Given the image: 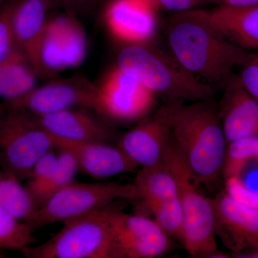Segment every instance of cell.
Listing matches in <instances>:
<instances>
[{"mask_svg":"<svg viewBox=\"0 0 258 258\" xmlns=\"http://www.w3.org/2000/svg\"><path fill=\"white\" fill-rule=\"evenodd\" d=\"M165 35L168 50L183 67L214 90L222 89L237 68L254 53L220 35L192 10L168 18Z\"/></svg>","mask_w":258,"mask_h":258,"instance_id":"obj_1","label":"cell"},{"mask_svg":"<svg viewBox=\"0 0 258 258\" xmlns=\"http://www.w3.org/2000/svg\"><path fill=\"white\" fill-rule=\"evenodd\" d=\"M210 101L177 102L171 138L196 182L213 187L222 176L227 143L218 109Z\"/></svg>","mask_w":258,"mask_h":258,"instance_id":"obj_2","label":"cell"},{"mask_svg":"<svg viewBox=\"0 0 258 258\" xmlns=\"http://www.w3.org/2000/svg\"><path fill=\"white\" fill-rule=\"evenodd\" d=\"M116 66L133 74L156 96L171 102L211 100L215 90L189 72L172 54L152 43L124 45Z\"/></svg>","mask_w":258,"mask_h":258,"instance_id":"obj_3","label":"cell"},{"mask_svg":"<svg viewBox=\"0 0 258 258\" xmlns=\"http://www.w3.org/2000/svg\"><path fill=\"white\" fill-rule=\"evenodd\" d=\"M164 162L175 179L183 216L182 244L192 257H205L217 249L215 210L212 199L199 189L186 161L172 138L166 149Z\"/></svg>","mask_w":258,"mask_h":258,"instance_id":"obj_4","label":"cell"},{"mask_svg":"<svg viewBox=\"0 0 258 258\" xmlns=\"http://www.w3.org/2000/svg\"><path fill=\"white\" fill-rule=\"evenodd\" d=\"M119 200L62 222L63 227L50 240L20 252L27 258H109L111 217Z\"/></svg>","mask_w":258,"mask_h":258,"instance_id":"obj_5","label":"cell"},{"mask_svg":"<svg viewBox=\"0 0 258 258\" xmlns=\"http://www.w3.org/2000/svg\"><path fill=\"white\" fill-rule=\"evenodd\" d=\"M5 105L0 120V169L25 181L37 161L55 149L56 140L31 113Z\"/></svg>","mask_w":258,"mask_h":258,"instance_id":"obj_6","label":"cell"},{"mask_svg":"<svg viewBox=\"0 0 258 258\" xmlns=\"http://www.w3.org/2000/svg\"><path fill=\"white\" fill-rule=\"evenodd\" d=\"M139 199L134 184L74 181L37 208L25 222L33 232L55 222L87 215L117 200Z\"/></svg>","mask_w":258,"mask_h":258,"instance_id":"obj_7","label":"cell"},{"mask_svg":"<svg viewBox=\"0 0 258 258\" xmlns=\"http://www.w3.org/2000/svg\"><path fill=\"white\" fill-rule=\"evenodd\" d=\"M157 97L133 74L115 66L98 86L96 111L120 123L140 121L152 113Z\"/></svg>","mask_w":258,"mask_h":258,"instance_id":"obj_8","label":"cell"},{"mask_svg":"<svg viewBox=\"0 0 258 258\" xmlns=\"http://www.w3.org/2000/svg\"><path fill=\"white\" fill-rule=\"evenodd\" d=\"M120 204L111 217L109 258H156L167 253L171 237L157 222L125 213Z\"/></svg>","mask_w":258,"mask_h":258,"instance_id":"obj_9","label":"cell"},{"mask_svg":"<svg viewBox=\"0 0 258 258\" xmlns=\"http://www.w3.org/2000/svg\"><path fill=\"white\" fill-rule=\"evenodd\" d=\"M98 86L84 76H75L35 87L23 97L5 101L8 106L42 115L73 108L96 111Z\"/></svg>","mask_w":258,"mask_h":258,"instance_id":"obj_10","label":"cell"},{"mask_svg":"<svg viewBox=\"0 0 258 258\" xmlns=\"http://www.w3.org/2000/svg\"><path fill=\"white\" fill-rule=\"evenodd\" d=\"M87 50L86 31L72 13L48 18L40 49L47 77L82 64Z\"/></svg>","mask_w":258,"mask_h":258,"instance_id":"obj_11","label":"cell"},{"mask_svg":"<svg viewBox=\"0 0 258 258\" xmlns=\"http://www.w3.org/2000/svg\"><path fill=\"white\" fill-rule=\"evenodd\" d=\"M176 103L169 101L161 106L117 140V146L139 167L157 165L164 160Z\"/></svg>","mask_w":258,"mask_h":258,"instance_id":"obj_12","label":"cell"},{"mask_svg":"<svg viewBox=\"0 0 258 258\" xmlns=\"http://www.w3.org/2000/svg\"><path fill=\"white\" fill-rule=\"evenodd\" d=\"M157 11L150 0H111L103 15L105 25L123 45L152 43L157 33Z\"/></svg>","mask_w":258,"mask_h":258,"instance_id":"obj_13","label":"cell"},{"mask_svg":"<svg viewBox=\"0 0 258 258\" xmlns=\"http://www.w3.org/2000/svg\"><path fill=\"white\" fill-rule=\"evenodd\" d=\"M212 200L216 237L231 253L258 248V209L237 201L225 191Z\"/></svg>","mask_w":258,"mask_h":258,"instance_id":"obj_14","label":"cell"},{"mask_svg":"<svg viewBox=\"0 0 258 258\" xmlns=\"http://www.w3.org/2000/svg\"><path fill=\"white\" fill-rule=\"evenodd\" d=\"M219 115L228 144L237 139L258 137V103L233 74L223 88Z\"/></svg>","mask_w":258,"mask_h":258,"instance_id":"obj_15","label":"cell"},{"mask_svg":"<svg viewBox=\"0 0 258 258\" xmlns=\"http://www.w3.org/2000/svg\"><path fill=\"white\" fill-rule=\"evenodd\" d=\"M86 108H73L35 115L37 123L54 138L75 143H111L115 133Z\"/></svg>","mask_w":258,"mask_h":258,"instance_id":"obj_16","label":"cell"},{"mask_svg":"<svg viewBox=\"0 0 258 258\" xmlns=\"http://www.w3.org/2000/svg\"><path fill=\"white\" fill-rule=\"evenodd\" d=\"M54 0H17L13 13V26L19 49L37 77L48 79L42 67L40 49L49 10Z\"/></svg>","mask_w":258,"mask_h":258,"instance_id":"obj_17","label":"cell"},{"mask_svg":"<svg viewBox=\"0 0 258 258\" xmlns=\"http://www.w3.org/2000/svg\"><path fill=\"white\" fill-rule=\"evenodd\" d=\"M196 16L229 41L249 51H258V5H220L212 10H193Z\"/></svg>","mask_w":258,"mask_h":258,"instance_id":"obj_18","label":"cell"},{"mask_svg":"<svg viewBox=\"0 0 258 258\" xmlns=\"http://www.w3.org/2000/svg\"><path fill=\"white\" fill-rule=\"evenodd\" d=\"M55 149H66L74 154L79 171L96 179L136 173L139 166L118 146L111 143H75L55 139Z\"/></svg>","mask_w":258,"mask_h":258,"instance_id":"obj_19","label":"cell"},{"mask_svg":"<svg viewBox=\"0 0 258 258\" xmlns=\"http://www.w3.org/2000/svg\"><path fill=\"white\" fill-rule=\"evenodd\" d=\"M134 184L139 199L148 208L178 197L175 179L164 160L157 165L139 169Z\"/></svg>","mask_w":258,"mask_h":258,"instance_id":"obj_20","label":"cell"},{"mask_svg":"<svg viewBox=\"0 0 258 258\" xmlns=\"http://www.w3.org/2000/svg\"><path fill=\"white\" fill-rule=\"evenodd\" d=\"M37 78L26 57L18 51L0 62V98L11 101L25 96L36 87Z\"/></svg>","mask_w":258,"mask_h":258,"instance_id":"obj_21","label":"cell"},{"mask_svg":"<svg viewBox=\"0 0 258 258\" xmlns=\"http://www.w3.org/2000/svg\"><path fill=\"white\" fill-rule=\"evenodd\" d=\"M0 205L18 220L27 221L37 209L31 195L15 176L0 169Z\"/></svg>","mask_w":258,"mask_h":258,"instance_id":"obj_22","label":"cell"},{"mask_svg":"<svg viewBox=\"0 0 258 258\" xmlns=\"http://www.w3.org/2000/svg\"><path fill=\"white\" fill-rule=\"evenodd\" d=\"M57 165L41 187L32 195V198L37 208L41 205L47 199L74 182L76 174L79 171V164L74 154L66 149H57Z\"/></svg>","mask_w":258,"mask_h":258,"instance_id":"obj_23","label":"cell"},{"mask_svg":"<svg viewBox=\"0 0 258 258\" xmlns=\"http://www.w3.org/2000/svg\"><path fill=\"white\" fill-rule=\"evenodd\" d=\"M258 161V137H244L227 144L222 176L226 180L240 179L245 168Z\"/></svg>","mask_w":258,"mask_h":258,"instance_id":"obj_24","label":"cell"},{"mask_svg":"<svg viewBox=\"0 0 258 258\" xmlns=\"http://www.w3.org/2000/svg\"><path fill=\"white\" fill-rule=\"evenodd\" d=\"M33 231L0 205V250H19L37 242Z\"/></svg>","mask_w":258,"mask_h":258,"instance_id":"obj_25","label":"cell"},{"mask_svg":"<svg viewBox=\"0 0 258 258\" xmlns=\"http://www.w3.org/2000/svg\"><path fill=\"white\" fill-rule=\"evenodd\" d=\"M154 221L166 235L182 241L183 216L177 198L157 204L149 208Z\"/></svg>","mask_w":258,"mask_h":258,"instance_id":"obj_26","label":"cell"},{"mask_svg":"<svg viewBox=\"0 0 258 258\" xmlns=\"http://www.w3.org/2000/svg\"><path fill=\"white\" fill-rule=\"evenodd\" d=\"M17 0H7L0 7V62L8 60L19 49L13 26V13Z\"/></svg>","mask_w":258,"mask_h":258,"instance_id":"obj_27","label":"cell"},{"mask_svg":"<svg viewBox=\"0 0 258 258\" xmlns=\"http://www.w3.org/2000/svg\"><path fill=\"white\" fill-rule=\"evenodd\" d=\"M54 149L47 152L34 166L32 169L31 176L28 179V182L25 187L28 189L30 195L37 191L39 188L46 182L52 173L55 170L57 165L58 154L54 152Z\"/></svg>","mask_w":258,"mask_h":258,"instance_id":"obj_28","label":"cell"},{"mask_svg":"<svg viewBox=\"0 0 258 258\" xmlns=\"http://www.w3.org/2000/svg\"><path fill=\"white\" fill-rule=\"evenodd\" d=\"M230 189L228 192L237 201L258 209V193L253 190L249 189L248 186H244L241 182L240 179L227 180Z\"/></svg>","mask_w":258,"mask_h":258,"instance_id":"obj_29","label":"cell"},{"mask_svg":"<svg viewBox=\"0 0 258 258\" xmlns=\"http://www.w3.org/2000/svg\"><path fill=\"white\" fill-rule=\"evenodd\" d=\"M206 3V0H159L154 5L157 10L170 12L174 14L198 9Z\"/></svg>","mask_w":258,"mask_h":258,"instance_id":"obj_30","label":"cell"},{"mask_svg":"<svg viewBox=\"0 0 258 258\" xmlns=\"http://www.w3.org/2000/svg\"><path fill=\"white\" fill-rule=\"evenodd\" d=\"M239 76L244 87L258 103V64L254 57L242 67Z\"/></svg>","mask_w":258,"mask_h":258,"instance_id":"obj_31","label":"cell"},{"mask_svg":"<svg viewBox=\"0 0 258 258\" xmlns=\"http://www.w3.org/2000/svg\"><path fill=\"white\" fill-rule=\"evenodd\" d=\"M96 0H54V3H57L69 10L71 13L86 9L91 6Z\"/></svg>","mask_w":258,"mask_h":258,"instance_id":"obj_32","label":"cell"},{"mask_svg":"<svg viewBox=\"0 0 258 258\" xmlns=\"http://www.w3.org/2000/svg\"><path fill=\"white\" fill-rule=\"evenodd\" d=\"M221 5L233 7H246L258 5V0H222Z\"/></svg>","mask_w":258,"mask_h":258,"instance_id":"obj_33","label":"cell"},{"mask_svg":"<svg viewBox=\"0 0 258 258\" xmlns=\"http://www.w3.org/2000/svg\"><path fill=\"white\" fill-rule=\"evenodd\" d=\"M231 257L235 258H258V248L249 249L241 252H232Z\"/></svg>","mask_w":258,"mask_h":258,"instance_id":"obj_34","label":"cell"},{"mask_svg":"<svg viewBox=\"0 0 258 258\" xmlns=\"http://www.w3.org/2000/svg\"><path fill=\"white\" fill-rule=\"evenodd\" d=\"M5 111V103H1L0 104V120H1L2 116H3V113Z\"/></svg>","mask_w":258,"mask_h":258,"instance_id":"obj_35","label":"cell"},{"mask_svg":"<svg viewBox=\"0 0 258 258\" xmlns=\"http://www.w3.org/2000/svg\"><path fill=\"white\" fill-rule=\"evenodd\" d=\"M254 60L258 64V51L254 53Z\"/></svg>","mask_w":258,"mask_h":258,"instance_id":"obj_36","label":"cell"},{"mask_svg":"<svg viewBox=\"0 0 258 258\" xmlns=\"http://www.w3.org/2000/svg\"><path fill=\"white\" fill-rule=\"evenodd\" d=\"M151 2L153 3V5L154 4V3H157V1H159V0H150ZM155 7V6H154Z\"/></svg>","mask_w":258,"mask_h":258,"instance_id":"obj_37","label":"cell"},{"mask_svg":"<svg viewBox=\"0 0 258 258\" xmlns=\"http://www.w3.org/2000/svg\"><path fill=\"white\" fill-rule=\"evenodd\" d=\"M0 257H4V254L1 252V250H0Z\"/></svg>","mask_w":258,"mask_h":258,"instance_id":"obj_38","label":"cell"},{"mask_svg":"<svg viewBox=\"0 0 258 258\" xmlns=\"http://www.w3.org/2000/svg\"><path fill=\"white\" fill-rule=\"evenodd\" d=\"M3 2H6V0H0V5L3 4Z\"/></svg>","mask_w":258,"mask_h":258,"instance_id":"obj_39","label":"cell"}]
</instances>
